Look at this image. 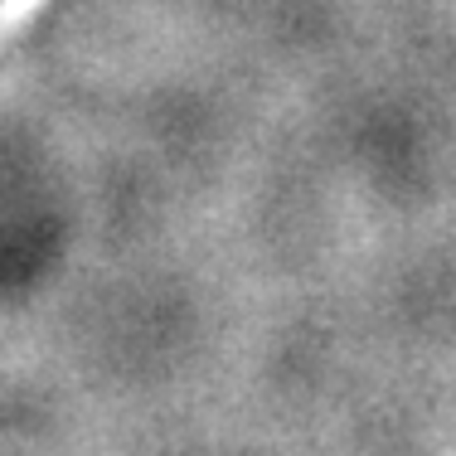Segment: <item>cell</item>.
Returning <instances> with one entry per match:
<instances>
[]
</instances>
